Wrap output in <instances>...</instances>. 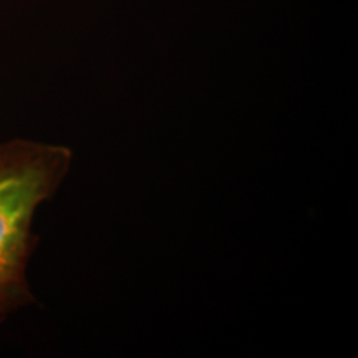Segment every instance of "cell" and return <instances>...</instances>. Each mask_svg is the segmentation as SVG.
<instances>
[{
	"instance_id": "cell-1",
	"label": "cell",
	"mask_w": 358,
	"mask_h": 358,
	"mask_svg": "<svg viewBox=\"0 0 358 358\" xmlns=\"http://www.w3.org/2000/svg\"><path fill=\"white\" fill-rule=\"evenodd\" d=\"M72 157L60 145L0 142V312L6 317L35 301L27 275L38 243L35 215L60 189Z\"/></svg>"
}]
</instances>
